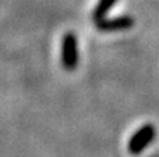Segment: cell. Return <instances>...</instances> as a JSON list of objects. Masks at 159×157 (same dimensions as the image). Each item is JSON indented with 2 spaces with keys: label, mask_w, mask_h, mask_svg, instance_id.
<instances>
[{
  "label": "cell",
  "mask_w": 159,
  "mask_h": 157,
  "mask_svg": "<svg viewBox=\"0 0 159 157\" xmlns=\"http://www.w3.org/2000/svg\"><path fill=\"white\" fill-rule=\"evenodd\" d=\"M63 63L66 68H74L77 63V42L73 33L66 35L63 40Z\"/></svg>",
  "instance_id": "1"
},
{
  "label": "cell",
  "mask_w": 159,
  "mask_h": 157,
  "mask_svg": "<svg viewBox=\"0 0 159 157\" xmlns=\"http://www.w3.org/2000/svg\"><path fill=\"white\" fill-rule=\"evenodd\" d=\"M115 2H116V0H101V2H99V4H98V7H96V10H95V13H93L95 18L96 19H101L102 17L105 15V13L109 10L110 6H112Z\"/></svg>",
  "instance_id": "4"
},
{
  "label": "cell",
  "mask_w": 159,
  "mask_h": 157,
  "mask_svg": "<svg viewBox=\"0 0 159 157\" xmlns=\"http://www.w3.org/2000/svg\"><path fill=\"white\" fill-rule=\"evenodd\" d=\"M152 136H154V128H152L151 125L144 127L143 129L133 138L131 145H130V149H131L133 152H138V150H141L149 141H151Z\"/></svg>",
  "instance_id": "2"
},
{
  "label": "cell",
  "mask_w": 159,
  "mask_h": 157,
  "mask_svg": "<svg viewBox=\"0 0 159 157\" xmlns=\"http://www.w3.org/2000/svg\"><path fill=\"white\" fill-rule=\"evenodd\" d=\"M133 25V19L129 17H121L117 19H112V21H107V19H99L98 21V27L101 29H106V31H112V29H123Z\"/></svg>",
  "instance_id": "3"
}]
</instances>
